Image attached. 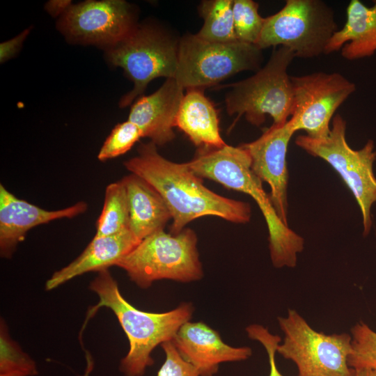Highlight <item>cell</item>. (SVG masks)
<instances>
[{
  "label": "cell",
  "mask_w": 376,
  "mask_h": 376,
  "mask_svg": "<svg viewBox=\"0 0 376 376\" xmlns=\"http://www.w3.org/2000/svg\"><path fill=\"white\" fill-rule=\"evenodd\" d=\"M124 166L162 196L172 217L171 234L180 233L189 222L205 216L218 217L236 224H245L251 219L249 203L211 191L187 163H175L164 158L151 141L141 143L138 155L125 162Z\"/></svg>",
  "instance_id": "6da1fadb"
},
{
  "label": "cell",
  "mask_w": 376,
  "mask_h": 376,
  "mask_svg": "<svg viewBox=\"0 0 376 376\" xmlns=\"http://www.w3.org/2000/svg\"><path fill=\"white\" fill-rule=\"evenodd\" d=\"M187 164L201 178L213 180L226 188L251 196L267 223L270 258L274 267L296 266L297 254L304 249V239L278 217L269 194L263 187V182L251 170V158L244 147L226 144L217 148H200Z\"/></svg>",
  "instance_id": "7a4b0ae2"
},
{
  "label": "cell",
  "mask_w": 376,
  "mask_h": 376,
  "mask_svg": "<svg viewBox=\"0 0 376 376\" xmlns=\"http://www.w3.org/2000/svg\"><path fill=\"white\" fill-rule=\"evenodd\" d=\"M90 289L99 297L90 313L101 307L110 308L116 315L130 343V349L120 363L125 376H142L154 363L151 352L159 345L171 341L179 329L191 319L194 307L182 303L164 313H150L136 308L121 295L117 281L108 269L98 272Z\"/></svg>",
  "instance_id": "3957f363"
},
{
  "label": "cell",
  "mask_w": 376,
  "mask_h": 376,
  "mask_svg": "<svg viewBox=\"0 0 376 376\" xmlns=\"http://www.w3.org/2000/svg\"><path fill=\"white\" fill-rule=\"evenodd\" d=\"M295 58L285 47H274L267 63L251 77L229 84L225 97L229 115L244 116L254 126L261 125L266 116L273 125H282L291 117L294 107V93L288 68Z\"/></svg>",
  "instance_id": "277c9868"
},
{
  "label": "cell",
  "mask_w": 376,
  "mask_h": 376,
  "mask_svg": "<svg viewBox=\"0 0 376 376\" xmlns=\"http://www.w3.org/2000/svg\"><path fill=\"white\" fill-rule=\"evenodd\" d=\"M197 241L191 228H185L176 235L162 230L141 240L116 266L124 269L143 289L162 279L183 283L198 281L203 272Z\"/></svg>",
  "instance_id": "5b68a950"
},
{
  "label": "cell",
  "mask_w": 376,
  "mask_h": 376,
  "mask_svg": "<svg viewBox=\"0 0 376 376\" xmlns=\"http://www.w3.org/2000/svg\"><path fill=\"white\" fill-rule=\"evenodd\" d=\"M346 121L336 114L327 136L315 139L307 135L296 138V144L309 155L329 164L340 175L354 195L361 212L363 234L368 235L372 227L371 207L376 202V178L373 164L376 150L373 140L359 150L349 146L346 138Z\"/></svg>",
  "instance_id": "8992f818"
},
{
  "label": "cell",
  "mask_w": 376,
  "mask_h": 376,
  "mask_svg": "<svg viewBox=\"0 0 376 376\" xmlns=\"http://www.w3.org/2000/svg\"><path fill=\"white\" fill-rule=\"evenodd\" d=\"M263 61L262 49L256 45L214 42L187 33L179 39L174 78L184 89H203L242 71L257 72Z\"/></svg>",
  "instance_id": "52a82bcc"
},
{
  "label": "cell",
  "mask_w": 376,
  "mask_h": 376,
  "mask_svg": "<svg viewBox=\"0 0 376 376\" xmlns=\"http://www.w3.org/2000/svg\"><path fill=\"white\" fill-rule=\"evenodd\" d=\"M334 10L321 0H287L275 14L265 19L256 46L285 47L295 57L312 58L325 53L337 31Z\"/></svg>",
  "instance_id": "ba28073f"
},
{
  "label": "cell",
  "mask_w": 376,
  "mask_h": 376,
  "mask_svg": "<svg viewBox=\"0 0 376 376\" xmlns=\"http://www.w3.org/2000/svg\"><path fill=\"white\" fill-rule=\"evenodd\" d=\"M179 40L158 26L136 24L121 41L106 49L109 62L123 69L134 87L120 101L130 105L141 96L148 84L158 77L174 78Z\"/></svg>",
  "instance_id": "9c48e42d"
},
{
  "label": "cell",
  "mask_w": 376,
  "mask_h": 376,
  "mask_svg": "<svg viewBox=\"0 0 376 376\" xmlns=\"http://www.w3.org/2000/svg\"><path fill=\"white\" fill-rule=\"evenodd\" d=\"M277 319L284 338L276 352L295 363L298 376H352L350 334L318 332L291 308Z\"/></svg>",
  "instance_id": "30bf717a"
},
{
  "label": "cell",
  "mask_w": 376,
  "mask_h": 376,
  "mask_svg": "<svg viewBox=\"0 0 376 376\" xmlns=\"http://www.w3.org/2000/svg\"><path fill=\"white\" fill-rule=\"evenodd\" d=\"M294 107L288 123L295 132L322 139L330 132V121L336 109L356 91V85L338 72H317L290 76Z\"/></svg>",
  "instance_id": "8fae6325"
},
{
  "label": "cell",
  "mask_w": 376,
  "mask_h": 376,
  "mask_svg": "<svg viewBox=\"0 0 376 376\" xmlns=\"http://www.w3.org/2000/svg\"><path fill=\"white\" fill-rule=\"evenodd\" d=\"M136 25L131 6L122 0L72 4L58 24L59 30L70 41L106 49L121 41Z\"/></svg>",
  "instance_id": "7c38bea8"
},
{
  "label": "cell",
  "mask_w": 376,
  "mask_h": 376,
  "mask_svg": "<svg viewBox=\"0 0 376 376\" xmlns=\"http://www.w3.org/2000/svg\"><path fill=\"white\" fill-rule=\"evenodd\" d=\"M294 133L288 122L282 125L272 124L256 140L241 145L250 156L254 174L269 185L272 205L279 219L287 226L286 154Z\"/></svg>",
  "instance_id": "4fadbf2b"
},
{
  "label": "cell",
  "mask_w": 376,
  "mask_h": 376,
  "mask_svg": "<svg viewBox=\"0 0 376 376\" xmlns=\"http://www.w3.org/2000/svg\"><path fill=\"white\" fill-rule=\"evenodd\" d=\"M88 204L79 201L68 207L47 210L16 197L0 184V254L10 258L31 228L54 220L84 213Z\"/></svg>",
  "instance_id": "5bb4252c"
},
{
  "label": "cell",
  "mask_w": 376,
  "mask_h": 376,
  "mask_svg": "<svg viewBox=\"0 0 376 376\" xmlns=\"http://www.w3.org/2000/svg\"><path fill=\"white\" fill-rule=\"evenodd\" d=\"M171 341L200 376H214L220 363L244 361L252 354L249 347H235L225 343L217 331L202 322H187Z\"/></svg>",
  "instance_id": "9a60e30c"
},
{
  "label": "cell",
  "mask_w": 376,
  "mask_h": 376,
  "mask_svg": "<svg viewBox=\"0 0 376 376\" xmlns=\"http://www.w3.org/2000/svg\"><path fill=\"white\" fill-rule=\"evenodd\" d=\"M175 78L166 79L161 87L149 95L138 97L132 105L128 120L141 130L143 137L157 146L173 141L176 116L185 95Z\"/></svg>",
  "instance_id": "2e32d148"
},
{
  "label": "cell",
  "mask_w": 376,
  "mask_h": 376,
  "mask_svg": "<svg viewBox=\"0 0 376 376\" xmlns=\"http://www.w3.org/2000/svg\"><path fill=\"white\" fill-rule=\"evenodd\" d=\"M140 242L130 229L111 235H95L77 258L52 274L46 282V290L54 289L85 273L116 266Z\"/></svg>",
  "instance_id": "e0dca14e"
},
{
  "label": "cell",
  "mask_w": 376,
  "mask_h": 376,
  "mask_svg": "<svg viewBox=\"0 0 376 376\" xmlns=\"http://www.w3.org/2000/svg\"><path fill=\"white\" fill-rule=\"evenodd\" d=\"M366 6L352 0L346 8L343 27L336 31L329 41L324 54L341 49L342 56L349 61L373 56L376 52V0Z\"/></svg>",
  "instance_id": "ac0fdd59"
},
{
  "label": "cell",
  "mask_w": 376,
  "mask_h": 376,
  "mask_svg": "<svg viewBox=\"0 0 376 376\" xmlns=\"http://www.w3.org/2000/svg\"><path fill=\"white\" fill-rule=\"evenodd\" d=\"M127 190L130 230L140 240L164 230L172 217L159 193L145 180L131 173L123 177Z\"/></svg>",
  "instance_id": "d6986e66"
},
{
  "label": "cell",
  "mask_w": 376,
  "mask_h": 376,
  "mask_svg": "<svg viewBox=\"0 0 376 376\" xmlns=\"http://www.w3.org/2000/svg\"><path fill=\"white\" fill-rule=\"evenodd\" d=\"M175 127L200 148H217L226 144L220 134L217 110L201 88L187 89L176 116Z\"/></svg>",
  "instance_id": "ffe728a7"
},
{
  "label": "cell",
  "mask_w": 376,
  "mask_h": 376,
  "mask_svg": "<svg viewBox=\"0 0 376 376\" xmlns=\"http://www.w3.org/2000/svg\"><path fill=\"white\" fill-rule=\"evenodd\" d=\"M233 4V0L203 1L198 11L203 24L197 36L214 42L237 40L234 30Z\"/></svg>",
  "instance_id": "44dd1931"
},
{
  "label": "cell",
  "mask_w": 376,
  "mask_h": 376,
  "mask_svg": "<svg viewBox=\"0 0 376 376\" xmlns=\"http://www.w3.org/2000/svg\"><path fill=\"white\" fill-rule=\"evenodd\" d=\"M126 229H130L129 204L126 188L120 180L109 184L106 188L95 235H111Z\"/></svg>",
  "instance_id": "7402d4cb"
},
{
  "label": "cell",
  "mask_w": 376,
  "mask_h": 376,
  "mask_svg": "<svg viewBox=\"0 0 376 376\" xmlns=\"http://www.w3.org/2000/svg\"><path fill=\"white\" fill-rule=\"evenodd\" d=\"M35 361L13 340L3 321L0 329V376H34L38 374Z\"/></svg>",
  "instance_id": "603a6c76"
},
{
  "label": "cell",
  "mask_w": 376,
  "mask_h": 376,
  "mask_svg": "<svg viewBox=\"0 0 376 376\" xmlns=\"http://www.w3.org/2000/svg\"><path fill=\"white\" fill-rule=\"evenodd\" d=\"M233 15L237 40L256 45L265 19L258 13V4L252 0H233Z\"/></svg>",
  "instance_id": "cb8c5ba5"
},
{
  "label": "cell",
  "mask_w": 376,
  "mask_h": 376,
  "mask_svg": "<svg viewBox=\"0 0 376 376\" xmlns=\"http://www.w3.org/2000/svg\"><path fill=\"white\" fill-rule=\"evenodd\" d=\"M352 351L348 365L353 369L376 370V332L360 321L350 329Z\"/></svg>",
  "instance_id": "d4e9b609"
},
{
  "label": "cell",
  "mask_w": 376,
  "mask_h": 376,
  "mask_svg": "<svg viewBox=\"0 0 376 376\" xmlns=\"http://www.w3.org/2000/svg\"><path fill=\"white\" fill-rule=\"evenodd\" d=\"M143 134L139 127L127 120L111 130L101 147L97 159L104 162L122 155L130 150Z\"/></svg>",
  "instance_id": "484cf974"
},
{
  "label": "cell",
  "mask_w": 376,
  "mask_h": 376,
  "mask_svg": "<svg viewBox=\"0 0 376 376\" xmlns=\"http://www.w3.org/2000/svg\"><path fill=\"white\" fill-rule=\"evenodd\" d=\"M161 346L166 358L156 376H200L198 370L180 356L172 341Z\"/></svg>",
  "instance_id": "4316f807"
},
{
  "label": "cell",
  "mask_w": 376,
  "mask_h": 376,
  "mask_svg": "<svg viewBox=\"0 0 376 376\" xmlns=\"http://www.w3.org/2000/svg\"><path fill=\"white\" fill-rule=\"evenodd\" d=\"M250 339L259 342L265 349L269 364V376H284L279 370L276 364V353L281 338L269 332L267 328L260 324H253L246 328Z\"/></svg>",
  "instance_id": "83f0119b"
},
{
  "label": "cell",
  "mask_w": 376,
  "mask_h": 376,
  "mask_svg": "<svg viewBox=\"0 0 376 376\" xmlns=\"http://www.w3.org/2000/svg\"><path fill=\"white\" fill-rule=\"evenodd\" d=\"M30 32V29L24 30L15 38L0 44V61L3 63L13 58L22 47L23 41Z\"/></svg>",
  "instance_id": "f1b7e54d"
},
{
  "label": "cell",
  "mask_w": 376,
  "mask_h": 376,
  "mask_svg": "<svg viewBox=\"0 0 376 376\" xmlns=\"http://www.w3.org/2000/svg\"><path fill=\"white\" fill-rule=\"evenodd\" d=\"M72 5L71 1L68 0H52L45 5V9L53 17L63 14Z\"/></svg>",
  "instance_id": "f546056e"
},
{
  "label": "cell",
  "mask_w": 376,
  "mask_h": 376,
  "mask_svg": "<svg viewBox=\"0 0 376 376\" xmlns=\"http://www.w3.org/2000/svg\"><path fill=\"white\" fill-rule=\"evenodd\" d=\"M352 376H376V370L371 369H353Z\"/></svg>",
  "instance_id": "4dcf8cb0"
},
{
  "label": "cell",
  "mask_w": 376,
  "mask_h": 376,
  "mask_svg": "<svg viewBox=\"0 0 376 376\" xmlns=\"http://www.w3.org/2000/svg\"><path fill=\"white\" fill-rule=\"evenodd\" d=\"M13 376H20V375H13Z\"/></svg>",
  "instance_id": "1f68e13d"
}]
</instances>
